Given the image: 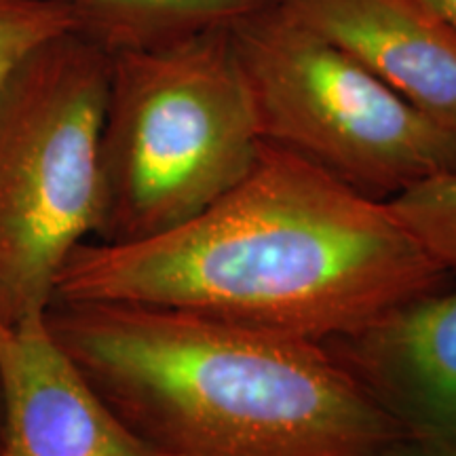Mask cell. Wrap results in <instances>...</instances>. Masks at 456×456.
I'll return each instance as SVG.
<instances>
[{
    "mask_svg": "<svg viewBox=\"0 0 456 456\" xmlns=\"http://www.w3.org/2000/svg\"><path fill=\"white\" fill-rule=\"evenodd\" d=\"M450 277L389 203L262 142L248 175L195 218L78 245L51 302L169 306L330 342Z\"/></svg>",
    "mask_w": 456,
    "mask_h": 456,
    "instance_id": "6da1fadb",
    "label": "cell"
},
{
    "mask_svg": "<svg viewBox=\"0 0 456 456\" xmlns=\"http://www.w3.org/2000/svg\"><path fill=\"white\" fill-rule=\"evenodd\" d=\"M45 319L165 456H372L406 436L326 342L131 302H51Z\"/></svg>",
    "mask_w": 456,
    "mask_h": 456,
    "instance_id": "7a4b0ae2",
    "label": "cell"
},
{
    "mask_svg": "<svg viewBox=\"0 0 456 456\" xmlns=\"http://www.w3.org/2000/svg\"><path fill=\"white\" fill-rule=\"evenodd\" d=\"M262 140L228 30L110 53L94 241L180 226L237 186Z\"/></svg>",
    "mask_w": 456,
    "mask_h": 456,
    "instance_id": "3957f363",
    "label": "cell"
},
{
    "mask_svg": "<svg viewBox=\"0 0 456 456\" xmlns=\"http://www.w3.org/2000/svg\"><path fill=\"white\" fill-rule=\"evenodd\" d=\"M108 78L110 51L70 32L0 87V322L47 311L68 256L98 232Z\"/></svg>",
    "mask_w": 456,
    "mask_h": 456,
    "instance_id": "277c9868",
    "label": "cell"
},
{
    "mask_svg": "<svg viewBox=\"0 0 456 456\" xmlns=\"http://www.w3.org/2000/svg\"><path fill=\"white\" fill-rule=\"evenodd\" d=\"M260 140L374 199L456 171L437 123L281 4L228 28Z\"/></svg>",
    "mask_w": 456,
    "mask_h": 456,
    "instance_id": "5b68a950",
    "label": "cell"
},
{
    "mask_svg": "<svg viewBox=\"0 0 456 456\" xmlns=\"http://www.w3.org/2000/svg\"><path fill=\"white\" fill-rule=\"evenodd\" d=\"M326 345L406 436L456 450V285L399 302Z\"/></svg>",
    "mask_w": 456,
    "mask_h": 456,
    "instance_id": "8992f818",
    "label": "cell"
},
{
    "mask_svg": "<svg viewBox=\"0 0 456 456\" xmlns=\"http://www.w3.org/2000/svg\"><path fill=\"white\" fill-rule=\"evenodd\" d=\"M0 456H165L102 402L51 334L45 313L0 322Z\"/></svg>",
    "mask_w": 456,
    "mask_h": 456,
    "instance_id": "52a82bcc",
    "label": "cell"
},
{
    "mask_svg": "<svg viewBox=\"0 0 456 456\" xmlns=\"http://www.w3.org/2000/svg\"><path fill=\"white\" fill-rule=\"evenodd\" d=\"M402 98L456 129V28L425 0H279Z\"/></svg>",
    "mask_w": 456,
    "mask_h": 456,
    "instance_id": "ba28073f",
    "label": "cell"
},
{
    "mask_svg": "<svg viewBox=\"0 0 456 456\" xmlns=\"http://www.w3.org/2000/svg\"><path fill=\"white\" fill-rule=\"evenodd\" d=\"M78 32L106 51L138 49L228 30L279 0H61Z\"/></svg>",
    "mask_w": 456,
    "mask_h": 456,
    "instance_id": "9c48e42d",
    "label": "cell"
},
{
    "mask_svg": "<svg viewBox=\"0 0 456 456\" xmlns=\"http://www.w3.org/2000/svg\"><path fill=\"white\" fill-rule=\"evenodd\" d=\"M387 203L425 252L456 275V171L419 182Z\"/></svg>",
    "mask_w": 456,
    "mask_h": 456,
    "instance_id": "30bf717a",
    "label": "cell"
},
{
    "mask_svg": "<svg viewBox=\"0 0 456 456\" xmlns=\"http://www.w3.org/2000/svg\"><path fill=\"white\" fill-rule=\"evenodd\" d=\"M70 32L78 21L61 0H0V87L28 55Z\"/></svg>",
    "mask_w": 456,
    "mask_h": 456,
    "instance_id": "8fae6325",
    "label": "cell"
},
{
    "mask_svg": "<svg viewBox=\"0 0 456 456\" xmlns=\"http://www.w3.org/2000/svg\"><path fill=\"white\" fill-rule=\"evenodd\" d=\"M372 456H456V450L436 442L419 440V437L402 436L385 444Z\"/></svg>",
    "mask_w": 456,
    "mask_h": 456,
    "instance_id": "7c38bea8",
    "label": "cell"
},
{
    "mask_svg": "<svg viewBox=\"0 0 456 456\" xmlns=\"http://www.w3.org/2000/svg\"><path fill=\"white\" fill-rule=\"evenodd\" d=\"M425 3H429L437 13L446 17L450 24L456 28V0H425Z\"/></svg>",
    "mask_w": 456,
    "mask_h": 456,
    "instance_id": "4fadbf2b",
    "label": "cell"
},
{
    "mask_svg": "<svg viewBox=\"0 0 456 456\" xmlns=\"http://www.w3.org/2000/svg\"><path fill=\"white\" fill-rule=\"evenodd\" d=\"M3 429H4V399H3V380H0V448H3Z\"/></svg>",
    "mask_w": 456,
    "mask_h": 456,
    "instance_id": "5bb4252c",
    "label": "cell"
}]
</instances>
